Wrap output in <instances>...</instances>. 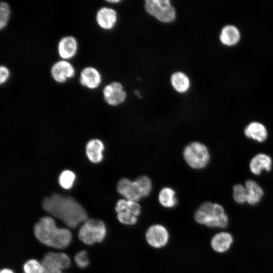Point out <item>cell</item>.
Wrapping results in <instances>:
<instances>
[{"mask_svg": "<svg viewBox=\"0 0 273 273\" xmlns=\"http://www.w3.org/2000/svg\"><path fill=\"white\" fill-rule=\"evenodd\" d=\"M145 5L147 12L161 22L170 23L175 19V9L169 0H147Z\"/></svg>", "mask_w": 273, "mask_h": 273, "instance_id": "obj_6", "label": "cell"}, {"mask_svg": "<svg viewBox=\"0 0 273 273\" xmlns=\"http://www.w3.org/2000/svg\"><path fill=\"white\" fill-rule=\"evenodd\" d=\"M79 82L83 86L94 89L100 85L102 76L96 68L90 66L86 67L80 72Z\"/></svg>", "mask_w": 273, "mask_h": 273, "instance_id": "obj_13", "label": "cell"}, {"mask_svg": "<svg viewBox=\"0 0 273 273\" xmlns=\"http://www.w3.org/2000/svg\"><path fill=\"white\" fill-rule=\"evenodd\" d=\"M219 38L223 44L233 46L239 41L240 34L238 29L235 26L229 25L222 29Z\"/></svg>", "mask_w": 273, "mask_h": 273, "instance_id": "obj_21", "label": "cell"}, {"mask_svg": "<svg viewBox=\"0 0 273 273\" xmlns=\"http://www.w3.org/2000/svg\"><path fill=\"white\" fill-rule=\"evenodd\" d=\"M78 43L76 38L72 36L62 37L58 44V53L64 60L73 58L77 51Z\"/></svg>", "mask_w": 273, "mask_h": 273, "instance_id": "obj_15", "label": "cell"}, {"mask_svg": "<svg viewBox=\"0 0 273 273\" xmlns=\"http://www.w3.org/2000/svg\"><path fill=\"white\" fill-rule=\"evenodd\" d=\"M41 263L44 273H63V270L70 266L71 260L63 252H50L44 255Z\"/></svg>", "mask_w": 273, "mask_h": 273, "instance_id": "obj_8", "label": "cell"}, {"mask_svg": "<svg viewBox=\"0 0 273 273\" xmlns=\"http://www.w3.org/2000/svg\"><path fill=\"white\" fill-rule=\"evenodd\" d=\"M233 199L234 201L240 204L247 203V194L245 186L241 184H236L233 188Z\"/></svg>", "mask_w": 273, "mask_h": 273, "instance_id": "obj_24", "label": "cell"}, {"mask_svg": "<svg viewBox=\"0 0 273 273\" xmlns=\"http://www.w3.org/2000/svg\"><path fill=\"white\" fill-rule=\"evenodd\" d=\"M108 3H116L120 2L119 0H112V1H107Z\"/></svg>", "mask_w": 273, "mask_h": 273, "instance_id": "obj_32", "label": "cell"}, {"mask_svg": "<svg viewBox=\"0 0 273 273\" xmlns=\"http://www.w3.org/2000/svg\"><path fill=\"white\" fill-rule=\"evenodd\" d=\"M233 242V235L229 232L222 231L213 235L210 241V245L215 252L224 253L230 249Z\"/></svg>", "mask_w": 273, "mask_h": 273, "instance_id": "obj_14", "label": "cell"}, {"mask_svg": "<svg viewBox=\"0 0 273 273\" xmlns=\"http://www.w3.org/2000/svg\"><path fill=\"white\" fill-rule=\"evenodd\" d=\"M42 206L46 211L71 229L87 219L85 210L71 197L54 194L44 198Z\"/></svg>", "mask_w": 273, "mask_h": 273, "instance_id": "obj_1", "label": "cell"}, {"mask_svg": "<svg viewBox=\"0 0 273 273\" xmlns=\"http://www.w3.org/2000/svg\"><path fill=\"white\" fill-rule=\"evenodd\" d=\"M171 83L173 87L178 92L183 93L190 87V80L188 76L181 72H176L171 76Z\"/></svg>", "mask_w": 273, "mask_h": 273, "instance_id": "obj_22", "label": "cell"}, {"mask_svg": "<svg viewBox=\"0 0 273 273\" xmlns=\"http://www.w3.org/2000/svg\"><path fill=\"white\" fill-rule=\"evenodd\" d=\"M169 233L165 227L156 224L150 226L146 233V239L151 246L159 248L164 247L169 240Z\"/></svg>", "mask_w": 273, "mask_h": 273, "instance_id": "obj_9", "label": "cell"}, {"mask_svg": "<svg viewBox=\"0 0 273 273\" xmlns=\"http://www.w3.org/2000/svg\"><path fill=\"white\" fill-rule=\"evenodd\" d=\"M34 234L42 244L55 249L67 247L72 240V234L67 228H58L50 216L41 217L34 226Z\"/></svg>", "mask_w": 273, "mask_h": 273, "instance_id": "obj_2", "label": "cell"}, {"mask_svg": "<svg viewBox=\"0 0 273 273\" xmlns=\"http://www.w3.org/2000/svg\"><path fill=\"white\" fill-rule=\"evenodd\" d=\"M96 19L101 28L109 30L114 27L117 22V12L112 8L102 7L98 11Z\"/></svg>", "mask_w": 273, "mask_h": 273, "instance_id": "obj_16", "label": "cell"}, {"mask_svg": "<svg viewBox=\"0 0 273 273\" xmlns=\"http://www.w3.org/2000/svg\"><path fill=\"white\" fill-rule=\"evenodd\" d=\"M245 187L247 191V203L250 205H255L262 198L263 191L259 185L252 179H248L245 182Z\"/></svg>", "mask_w": 273, "mask_h": 273, "instance_id": "obj_19", "label": "cell"}, {"mask_svg": "<svg viewBox=\"0 0 273 273\" xmlns=\"http://www.w3.org/2000/svg\"><path fill=\"white\" fill-rule=\"evenodd\" d=\"M103 93L106 103L112 106H116L122 103L126 97L122 84L116 81L106 85L103 89Z\"/></svg>", "mask_w": 273, "mask_h": 273, "instance_id": "obj_11", "label": "cell"}, {"mask_svg": "<svg viewBox=\"0 0 273 273\" xmlns=\"http://www.w3.org/2000/svg\"><path fill=\"white\" fill-rule=\"evenodd\" d=\"M158 199L161 205L166 208L173 207L177 203L175 192L170 188L162 189L159 193Z\"/></svg>", "mask_w": 273, "mask_h": 273, "instance_id": "obj_23", "label": "cell"}, {"mask_svg": "<svg viewBox=\"0 0 273 273\" xmlns=\"http://www.w3.org/2000/svg\"><path fill=\"white\" fill-rule=\"evenodd\" d=\"M104 146L99 140L89 141L86 146V154L88 159L93 163H99L103 159L102 152Z\"/></svg>", "mask_w": 273, "mask_h": 273, "instance_id": "obj_20", "label": "cell"}, {"mask_svg": "<svg viewBox=\"0 0 273 273\" xmlns=\"http://www.w3.org/2000/svg\"><path fill=\"white\" fill-rule=\"evenodd\" d=\"M74 261L79 267L81 268L86 267L89 264L86 252L84 250L78 252L74 257Z\"/></svg>", "mask_w": 273, "mask_h": 273, "instance_id": "obj_29", "label": "cell"}, {"mask_svg": "<svg viewBox=\"0 0 273 273\" xmlns=\"http://www.w3.org/2000/svg\"><path fill=\"white\" fill-rule=\"evenodd\" d=\"M75 73L73 66L66 60H60L54 63L51 69L53 79L58 83H63L74 77Z\"/></svg>", "mask_w": 273, "mask_h": 273, "instance_id": "obj_10", "label": "cell"}, {"mask_svg": "<svg viewBox=\"0 0 273 273\" xmlns=\"http://www.w3.org/2000/svg\"><path fill=\"white\" fill-rule=\"evenodd\" d=\"M195 221L210 228L224 229L229 223V218L223 207L210 202L202 203L194 214Z\"/></svg>", "mask_w": 273, "mask_h": 273, "instance_id": "obj_3", "label": "cell"}, {"mask_svg": "<svg viewBox=\"0 0 273 273\" xmlns=\"http://www.w3.org/2000/svg\"><path fill=\"white\" fill-rule=\"evenodd\" d=\"M141 209V206L137 202L127 199L118 200L115 206L118 221L125 225L136 223Z\"/></svg>", "mask_w": 273, "mask_h": 273, "instance_id": "obj_7", "label": "cell"}, {"mask_svg": "<svg viewBox=\"0 0 273 273\" xmlns=\"http://www.w3.org/2000/svg\"><path fill=\"white\" fill-rule=\"evenodd\" d=\"M10 13V7L9 4L6 2H1L0 4V28L1 30L7 26Z\"/></svg>", "mask_w": 273, "mask_h": 273, "instance_id": "obj_28", "label": "cell"}, {"mask_svg": "<svg viewBox=\"0 0 273 273\" xmlns=\"http://www.w3.org/2000/svg\"><path fill=\"white\" fill-rule=\"evenodd\" d=\"M246 137L258 142L265 141L268 135L265 126L259 122L254 121L248 124L244 129Z\"/></svg>", "mask_w": 273, "mask_h": 273, "instance_id": "obj_18", "label": "cell"}, {"mask_svg": "<svg viewBox=\"0 0 273 273\" xmlns=\"http://www.w3.org/2000/svg\"><path fill=\"white\" fill-rule=\"evenodd\" d=\"M117 190L119 194L128 200L137 202L142 198L135 181H131L126 178H122L117 183Z\"/></svg>", "mask_w": 273, "mask_h": 273, "instance_id": "obj_12", "label": "cell"}, {"mask_svg": "<svg viewBox=\"0 0 273 273\" xmlns=\"http://www.w3.org/2000/svg\"><path fill=\"white\" fill-rule=\"evenodd\" d=\"M140 188L142 197L148 196L152 189L150 179L146 176H141L135 180Z\"/></svg>", "mask_w": 273, "mask_h": 273, "instance_id": "obj_27", "label": "cell"}, {"mask_svg": "<svg viewBox=\"0 0 273 273\" xmlns=\"http://www.w3.org/2000/svg\"><path fill=\"white\" fill-rule=\"evenodd\" d=\"M23 268L24 273H44L42 263L33 259L27 261Z\"/></svg>", "mask_w": 273, "mask_h": 273, "instance_id": "obj_26", "label": "cell"}, {"mask_svg": "<svg viewBox=\"0 0 273 273\" xmlns=\"http://www.w3.org/2000/svg\"><path fill=\"white\" fill-rule=\"evenodd\" d=\"M10 76V71L9 69L4 65H1L0 67V83L1 85L5 83Z\"/></svg>", "mask_w": 273, "mask_h": 273, "instance_id": "obj_30", "label": "cell"}, {"mask_svg": "<svg viewBox=\"0 0 273 273\" xmlns=\"http://www.w3.org/2000/svg\"><path fill=\"white\" fill-rule=\"evenodd\" d=\"M272 167V159L268 155L259 153L255 155L250 160L249 169L255 175H259L261 171H269Z\"/></svg>", "mask_w": 273, "mask_h": 273, "instance_id": "obj_17", "label": "cell"}, {"mask_svg": "<svg viewBox=\"0 0 273 273\" xmlns=\"http://www.w3.org/2000/svg\"><path fill=\"white\" fill-rule=\"evenodd\" d=\"M183 155L188 164L195 169L204 168L210 160L209 152L206 146L197 142L187 145L184 150Z\"/></svg>", "mask_w": 273, "mask_h": 273, "instance_id": "obj_5", "label": "cell"}, {"mask_svg": "<svg viewBox=\"0 0 273 273\" xmlns=\"http://www.w3.org/2000/svg\"><path fill=\"white\" fill-rule=\"evenodd\" d=\"M105 223L101 220L87 219L83 222L78 231L79 239L83 243L91 245L102 242L106 235Z\"/></svg>", "mask_w": 273, "mask_h": 273, "instance_id": "obj_4", "label": "cell"}, {"mask_svg": "<svg viewBox=\"0 0 273 273\" xmlns=\"http://www.w3.org/2000/svg\"><path fill=\"white\" fill-rule=\"evenodd\" d=\"M0 273H14L13 270L9 268H3L0 271Z\"/></svg>", "mask_w": 273, "mask_h": 273, "instance_id": "obj_31", "label": "cell"}, {"mask_svg": "<svg viewBox=\"0 0 273 273\" xmlns=\"http://www.w3.org/2000/svg\"><path fill=\"white\" fill-rule=\"evenodd\" d=\"M75 178L74 173L70 170H66L60 175L59 182L62 188L69 189L72 187Z\"/></svg>", "mask_w": 273, "mask_h": 273, "instance_id": "obj_25", "label": "cell"}]
</instances>
